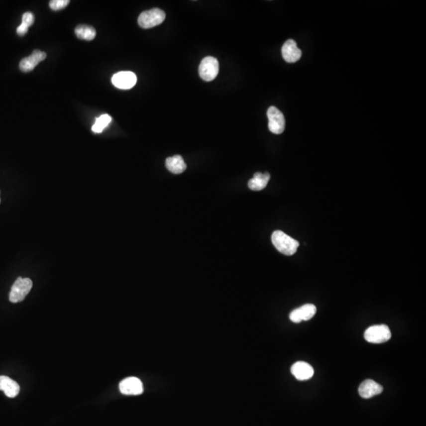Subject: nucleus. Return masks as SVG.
I'll list each match as a JSON object with an SVG mask.
<instances>
[{"label":"nucleus","instance_id":"obj_8","mask_svg":"<svg viewBox=\"0 0 426 426\" xmlns=\"http://www.w3.org/2000/svg\"><path fill=\"white\" fill-rule=\"evenodd\" d=\"M121 393L126 396H138L144 392L142 382L137 377H128L119 384Z\"/></svg>","mask_w":426,"mask_h":426},{"label":"nucleus","instance_id":"obj_2","mask_svg":"<svg viewBox=\"0 0 426 426\" xmlns=\"http://www.w3.org/2000/svg\"><path fill=\"white\" fill-rule=\"evenodd\" d=\"M166 14L164 10L158 8L145 10L139 16L138 24L143 29H150L164 22Z\"/></svg>","mask_w":426,"mask_h":426},{"label":"nucleus","instance_id":"obj_17","mask_svg":"<svg viewBox=\"0 0 426 426\" xmlns=\"http://www.w3.org/2000/svg\"><path fill=\"white\" fill-rule=\"evenodd\" d=\"M75 34L78 38L84 40H93L95 38L96 29L94 27L90 25H78L75 29Z\"/></svg>","mask_w":426,"mask_h":426},{"label":"nucleus","instance_id":"obj_12","mask_svg":"<svg viewBox=\"0 0 426 426\" xmlns=\"http://www.w3.org/2000/svg\"><path fill=\"white\" fill-rule=\"evenodd\" d=\"M45 52L40 50H35L29 57L24 58L20 62V70L23 72H30L36 67V65L46 59Z\"/></svg>","mask_w":426,"mask_h":426},{"label":"nucleus","instance_id":"obj_21","mask_svg":"<svg viewBox=\"0 0 426 426\" xmlns=\"http://www.w3.org/2000/svg\"><path fill=\"white\" fill-rule=\"evenodd\" d=\"M28 29H29V27H27L26 25L21 23V25L17 28V33L19 36H24L28 32Z\"/></svg>","mask_w":426,"mask_h":426},{"label":"nucleus","instance_id":"obj_16","mask_svg":"<svg viewBox=\"0 0 426 426\" xmlns=\"http://www.w3.org/2000/svg\"><path fill=\"white\" fill-rule=\"evenodd\" d=\"M270 178V174L268 172L264 174L257 172L253 175V179L249 180L248 187L253 191H262L267 187Z\"/></svg>","mask_w":426,"mask_h":426},{"label":"nucleus","instance_id":"obj_1","mask_svg":"<svg viewBox=\"0 0 426 426\" xmlns=\"http://www.w3.org/2000/svg\"><path fill=\"white\" fill-rule=\"evenodd\" d=\"M272 242L278 251L286 256H292L297 252L299 242L282 230H276L272 235Z\"/></svg>","mask_w":426,"mask_h":426},{"label":"nucleus","instance_id":"obj_10","mask_svg":"<svg viewBox=\"0 0 426 426\" xmlns=\"http://www.w3.org/2000/svg\"><path fill=\"white\" fill-rule=\"evenodd\" d=\"M383 387L381 384L373 381L371 379H368L364 381L360 384L358 388V393L360 396L363 399H371L374 396L382 393Z\"/></svg>","mask_w":426,"mask_h":426},{"label":"nucleus","instance_id":"obj_19","mask_svg":"<svg viewBox=\"0 0 426 426\" xmlns=\"http://www.w3.org/2000/svg\"><path fill=\"white\" fill-rule=\"evenodd\" d=\"M69 3V0H52L49 2V6L52 10H60L67 7Z\"/></svg>","mask_w":426,"mask_h":426},{"label":"nucleus","instance_id":"obj_4","mask_svg":"<svg viewBox=\"0 0 426 426\" xmlns=\"http://www.w3.org/2000/svg\"><path fill=\"white\" fill-rule=\"evenodd\" d=\"M392 337V332L385 324L373 325L369 327L364 334V338L367 342L371 343H384L388 342Z\"/></svg>","mask_w":426,"mask_h":426},{"label":"nucleus","instance_id":"obj_13","mask_svg":"<svg viewBox=\"0 0 426 426\" xmlns=\"http://www.w3.org/2000/svg\"><path fill=\"white\" fill-rule=\"evenodd\" d=\"M291 373L299 381H307L314 376V370L310 364L305 362H298L292 365Z\"/></svg>","mask_w":426,"mask_h":426},{"label":"nucleus","instance_id":"obj_6","mask_svg":"<svg viewBox=\"0 0 426 426\" xmlns=\"http://www.w3.org/2000/svg\"><path fill=\"white\" fill-rule=\"evenodd\" d=\"M267 116L268 118V129L275 134H280L285 129V118L283 113L276 106H272L268 109Z\"/></svg>","mask_w":426,"mask_h":426},{"label":"nucleus","instance_id":"obj_15","mask_svg":"<svg viewBox=\"0 0 426 426\" xmlns=\"http://www.w3.org/2000/svg\"><path fill=\"white\" fill-rule=\"evenodd\" d=\"M166 168L171 173L179 175L184 172L187 169V164L185 163L183 157L179 155L168 157L165 162Z\"/></svg>","mask_w":426,"mask_h":426},{"label":"nucleus","instance_id":"obj_5","mask_svg":"<svg viewBox=\"0 0 426 426\" xmlns=\"http://www.w3.org/2000/svg\"><path fill=\"white\" fill-rule=\"evenodd\" d=\"M219 62L215 58L208 56L202 59L199 66V75L204 81L214 80L219 73Z\"/></svg>","mask_w":426,"mask_h":426},{"label":"nucleus","instance_id":"obj_7","mask_svg":"<svg viewBox=\"0 0 426 426\" xmlns=\"http://www.w3.org/2000/svg\"><path fill=\"white\" fill-rule=\"evenodd\" d=\"M137 76L131 71H121L113 75L112 84L120 90H129L137 83Z\"/></svg>","mask_w":426,"mask_h":426},{"label":"nucleus","instance_id":"obj_14","mask_svg":"<svg viewBox=\"0 0 426 426\" xmlns=\"http://www.w3.org/2000/svg\"><path fill=\"white\" fill-rule=\"evenodd\" d=\"M0 390L3 391L7 397L14 398L19 393L20 386L10 377L0 376Z\"/></svg>","mask_w":426,"mask_h":426},{"label":"nucleus","instance_id":"obj_11","mask_svg":"<svg viewBox=\"0 0 426 426\" xmlns=\"http://www.w3.org/2000/svg\"><path fill=\"white\" fill-rule=\"evenodd\" d=\"M282 55L287 63H293L301 59L302 51L298 48L295 40H288L282 48Z\"/></svg>","mask_w":426,"mask_h":426},{"label":"nucleus","instance_id":"obj_3","mask_svg":"<svg viewBox=\"0 0 426 426\" xmlns=\"http://www.w3.org/2000/svg\"><path fill=\"white\" fill-rule=\"evenodd\" d=\"M32 288V282L29 278H17L12 286L9 299L13 303L22 302L30 292Z\"/></svg>","mask_w":426,"mask_h":426},{"label":"nucleus","instance_id":"obj_18","mask_svg":"<svg viewBox=\"0 0 426 426\" xmlns=\"http://www.w3.org/2000/svg\"><path fill=\"white\" fill-rule=\"evenodd\" d=\"M110 122H111V117L109 114H103L99 118H97L95 123L92 127V130L94 133H101L103 131L104 129L108 126Z\"/></svg>","mask_w":426,"mask_h":426},{"label":"nucleus","instance_id":"obj_20","mask_svg":"<svg viewBox=\"0 0 426 426\" xmlns=\"http://www.w3.org/2000/svg\"><path fill=\"white\" fill-rule=\"evenodd\" d=\"M34 15L31 12H26L23 14L22 22L21 23L26 25L27 27L31 26L34 23Z\"/></svg>","mask_w":426,"mask_h":426},{"label":"nucleus","instance_id":"obj_9","mask_svg":"<svg viewBox=\"0 0 426 426\" xmlns=\"http://www.w3.org/2000/svg\"><path fill=\"white\" fill-rule=\"evenodd\" d=\"M317 308L314 304H306L299 308L295 309L290 314V320L294 323L307 321L314 318L316 314Z\"/></svg>","mask_w":426,"mask_h":426}]
</instances>
